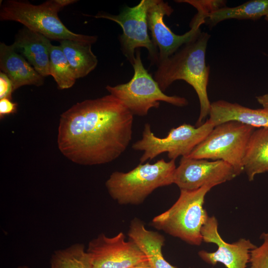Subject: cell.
<instances>
[{
    "instance_id": "15",
    "label": "cell",
    "mask_w": 268,
    "mask_h": 268,
    "mask_svg": "<svg viewBox=\"0 0 268 268\" xmlns=\"http://www.w3.org/2000/svg\"><path fill=\"white\" fill-rule=\"evenodd\" d=\"M208 119L216 126L237 121L254 128L268 127V109H251L236 103L218 100L211 103Z\"/></svg>"
},
{
    "instance_id": "1",
    "label": "cell",
    "mask_w": 268,
    "mask_h": 268,
    "mask_svg": "<svg viewBox=\"0 0 268 268\" xmlns=\"http://www.w3.org/2000/svg\"><path fill=\"white\" fill-rule=\"evenodd\" d=\"M133 120L131 112L110 94L78 102L61 115L58 148L78 164L111 162L128 147Z\"/></svg>"
},
{
    "instance_id": "13",
    "label": "cell",
    "mask_w": 268,
    "mask_h": 268,
    "mask_svg": "<svg viewBox=\"0 0 268 268\" xmlns=\"http://www.w3.org/2000/svg\"><path fill=\"white\" fill-rule=\"evenodd\" d=\"M218 225L215 216H209L201 230L202 241L216 244L217 249L213 252L200 251L199 256L212 265L220 263L227 268H246L250 262L251 251L257 246L245 238L232 243H227L220 236Z\"/></svg>"
},
{
    "instance_id": "5",
    "label": "cell",
    "mask_w": 268,
    "mask_h": 268,
    "mask_svg": "<svg viewBox=\"0 0 268 268\" xmlns=\"http://www.w3.org/2000/svg\"><path fill=\"white\" fill-rule=\"evenodd\" d=\"M213 187L207 185L195 190H180L177 201L154 217L152 226L189 244L200 246L203 242L201 228L209 217L203 206L204 199Z\"/></svg>"
},
{
    "instance_id": "26",
    "label": "cell",
    "mask_w": 268,
    "mask_h": 268,
    "mask_svg": "<svg viewBox=\"0 0 268 268\" xmlns=\"http://www.w3.org/2000/svg\"><path fill=\"white\" fill-rule=\"evenodd\" d=\"M17 104L11 101L10 99L4 98L0 99V118L3 119L5 116L16 112Z\"/></svg>"
},
{
    "instance_id": "22",
    "label": "cell",
    "mask_w": 268,
    "mask_h": 268,
    "mask_svg": "<svg viewBox=\"0 0 268 268\" xmlns=\"http://www.w3.org/2000/svg\"><path fill=\"white\" fill-rule=\"evenodd\" d=\"M50 75L53 76L60 89L69 88L75 82V76L60 45H52L51 47Z\"/></svg>"
},
{
    "instance_id": "27",
    "label": "cell",
    "mask_w": 268,
    "mask_h": 268,
    "mask_svg": "<svg viewBox=\"0 0 268 268\" xmlns=\"http://www.w3.org/2000/svg\"><path fill=\"white\" fill-rule=\"evenodd\" d=\"M258 102L262 105L263 108L268 109V93L256 97Z\"/></svg>"
},
{
    "instance_id": "8",
    "label": "cell",
    "mask_w": 268,
    "mask_h": 268,
    "mask_svg": "<svg viewBox=\"0 0 268 268\" xmlns=\"http://www.w3.org/2000/svg\"><path fill=\"white\" fill-rule=\"evenodd\" d=\"M214 125L207 119L200 126L195 127L184 124L171 129L166 136H156L151 131L150 125H144L142 138L132 145L134 150L142 151L140 163L151 160L164 152L170 160L179 156H188L193 149L201 143L214 128Z\"/></svg>"
},
{
    "instance_id": "24",
    "label": "cell",
    "mask_w": 268,
    "mask_h": 268,
    "mask_svg": "<svg viewBox=\"0 0 268 268\" xmlns=\"http://www.w3.org/2000/svg\"><path fill=\"white\" fill-rule=\"evenodd\" d=\"M177 2L187 3L195 7L198 13L206 17L211 12L226 6L225 0H179Z\"/></svg>"
},
{
    "instance_id": "25",
    "label": "cell",
    "mask_w": 268,
    "mask_h": 268,
    "mask_svg": "<svg viewBox=\"0 0 268 268\" xmlns=\"http://www.w3.org/2000/svg\"><path fill=\"white\" fill-rule=\"evenodd\" d=\"M14 91L11 81L4 72H0V99L7 98L11 99Z\"/></svg>"
},
{
    "instance_id": "30",
    "label": "cell",
    "mask_w": 268,
    "mask_h": 268,
    "mask_svg": "<svg viewBox=\"0 0 268 268\" xmlns=\"http://www.w3.org/2000/svg\"><path fill=\"white\" fill-rule=\"evenodd\" d=\"M265 19L268 22V14L265 17Z\"/></svg>"
},
{
    "instance_id": "12",
    "label": "cell",
    "mask_w": 268,
    "mask_h": 268,
    "mask_svg": "<svg viewBox=\"0 0 268 268\" xmlns=\"http://www.w3.org/2000/svg\"><path fill=\"white\" fill-rule=\"evenodd\" d=\"M237 176L234 168L221 160L181 158L173 179L180 190H195L207 185L215 187Z\"/></svg>"
},
{
    "instance_id": "17",
    "label": "cell",
    "mask_w": 268,
    "mask_h": 268,
    "mask_svg": "<svg viewBox=\"0 0 268 268\" xmlns=\"http://www.w3.org/2000/svg\"><path fill=\"white\" fill-rule=\"evenodd\" d=\"M128 235L145 255L152 268H176L163 257L164 237L156 231L147 230L140 219L135 218L131 221Z\"/></svg>"
},
{
    "instance_id": "19",
    "label": "cell",
    "mask_w": 268,
    "mask_h": 268,
    "mask_svg": "<svg viewBox=\"0 0 268 268\" xmlns=\"http://www.w3.org/2000/svg\"><path fill=\"white\" fill-rule=\"evenodd\" d=\"M92 44L64 40L61 47L76 79L83 77L97 67L98 59L91 50Z\"/></svg>"
},
{
    "instance_id": "7",
    "label": "cell",
    "mask_w": 268,
    "mask_h": 268,
    "mask_svg": "<svg viewBox=\"0 0 268 268\" xmlns=\"http://www.w3.org/2000/svg\"><path fill=\"white\" fill-rule=\"evenodd\" d=\"M255 128L229 121L213 129L187 156L189 158L223 160L232 166L237 176L243 171V159Z\"/></svg>"
},
{
    "instance_id": "29",
    "label": "cell",
    "mask_w": 268,
    "mask_h": 268,
    "mask_svg": "<svg viewBox=\"0 0 268 268\" xmlns=\"http://www.w3.org/2000/svg\"><path fill=\"white\" fill-rule=\"evenodd\" d=\"M16 268H29V267L26 266H21L18 267Z\"/></svg>"
},
{
    "instance_id": "10",
    "label": "cell",
    "mask_w": 268,
    "mask_h": 268,
    "mask_svg": "<svg viewBox=\"0 0 268 268\" xmlns=\"http://www.w3.org/2000/svg\"><path fill=\"white\" fill-rule=\"evenodd\" d=\"M173 11L168 2L162 0H153L147 11L148 28L151 39L158 50V63L193 39L201 31V25L204 23V18L195 15L190 23L189 31L183 35L176 34L164 21V16H169Z\"/></svg>"
},
{
    "instance_id": "23",
    "label": "cell",
    "mask_w": 268,
    "mask_h": 268,
    "mask_svg": "<svg viewBox=\"0 0 268 268\" xmlns=\"http://www.w3.org/2000/svg\"><path fill=\"white\" fill-rule=\"evenodd\" d=\"M262 243L251 251L250 268H268V232L260 236Z\"/></svg>"
},
{
    "instance_id": "3",
    "label": "cell",
    "mask_w": 268,
    "mask_h": 268,
    "mask_svg": "<svg viewBox=\"0 0 268 268\" xmlns=\"http://www.w3.org/2000/svg\"><path fill=\"white\" fill-rule=\"evenodd\" d=\"M77 0H49L35 5L26 0H6L0 6L1 21H14L45 36L50 40H72L93 44L97 36L76 34L63 24L58 16L65 6Z\"/></svg>"
},
{
    "instance_id": "14",
    "label": "cell",
    "mask_w": 268,
    "mask_h": 268,
    "mask_svg": "<svg viewBox=\"0 0 268 268\" xmlns=\"http://www.w3.org/2000/svg\"><path fill=\"white\" fill-rule=\"evenodd\" d=\"M43 77L50 75V51L52 45L49 39L24 27L15 35L11 45Z\"/></svg>"
},
{
    "instance_id": "16",
    "label": "cell",
    "mask_w": 268,
    "mask_h": 268,
    "mask_svg": "<svg viewBox=\"0 0 268 268\" xmlns=\"http://www.w3.org/2000/svg\"><path fill=\"white\" fill-rule=\"evenodd\" d=\"M0 68L12 82L14 91L24 85L40 86L43 84L41 75L26 59L12 45L0 43Z\"/></svg>"
},
{
    "instance_id": "20",
    "label": "cell",
    "mask_w": 268,
    "mask_h": 268,
    "mask_svg": "<svg viewBox=\"0 0 268 268\" xmlns=\"http://www.w3.org/2000/svg\"><path fill=\"white\" fill-rule=\"evenodd\" d=\"M268 14V0H252L237 6H226L215 10L207 16L204 23L212 28L220 22L229 19L255 20Z\"/></svg>"
},
{
    "instance_id": "18",
    "label": "cell",
    "mask_w": 268,
    "mask_h": 268,
    "mask_svg": "<svg viewBox=\"0 0 268 268\" xmlns=\"http://www.w3.org/2000/svg\"><path fill=\"white\" fill-rule=\"evenodd\" d=\"M244 171L252 181L256 175L268 172V127L255 130L243 159Z\"/></svg>"
},
{
    "instance_id": "28",
    "label": "cell",
    "mask_w": 268,
    "mask_h": 268,
    "mask_svg": "<svg viewBox=\"0 0 268 268\" xmlns=\"http://www.w3.org/2000/svg\"><path fill=\"white\" fill-rule=\"evenodd\" d=\"M129 268H152L148 262H146Z\"/></svg>"
},
{
    "instance_id": "21",
    "label": "cell",
    "mask_w": 268,
    "mask_h": 268,
    "mask_svg": "<svg viewBox=\"0 0 268 268\" xmlns=\"http://www.w3.org/2000/svg\"><path fill=\"white\" fill-rule=\"evenodd\" d=\"M50 268H93V265L84 245L76 243L55 251L50 259Z\"/></svg>"
},
{
    "instance_id": "11",
    "label": "cell",
    "mask_w": 268,
    "mask_h": 268,
    "mask_svg": "<svg viewBox=\"0 0 268 268\" xmlns=\"http://www.w3.org/2000/svg\"><path fill=\"white\" fill-rule=\"evenodd\" d=\"M86 251L93 268H129L148 262L134 242L126 240L122 232L112 237L100 234L89 242Z\"/></svg>"
},
{
    "instance_id": "2",
    "label": "cell",
    "mask_w": 268,
    "mask_h": 268,
    "mask_svg": "<svg viewBox=\"0 0 268 268\" xmlns=\"http://www.w3.org/2000/svg\"><path fill=\"white\" fill-rule=\"evenodd\" d=\"M210 37L207 32L201 31L174 54L159 62L153 75L163 92L177 80H183L193 87L200 104L197 127L204 123L209 115L211 104L207 92L210 67L205 62L206 48Z\"/></svg>"
},
{
    "instance_id": "4",
    "label": "cell",
    "mask_w": 268,
    "mask_h": 268,
    "mask_svg": "<svg viewBox=\"0 0 268 268\" xmlns=\"http://www.w3.org/2000/svg\"><path fill=\"white\" fill-rule=\"evenodd\" d=\"M175 160L140 163L128 172L115 171L105 183L111 197L120 204H139L156 189L173 184Z\"/></svg>"
},
{
    "instance_id": "6",
    "label": "cell",
    "mask_w": 268,
    "mask_h": 268,
    "mask_svg": "<svg viewBox=\"0 0 268 268\" xmlns=\"http://www.w3.org/2000/svg\"><path fill=\"white\" fill-rule=\"evenodd\" d=\"M132 65L134 73L129 82L114 86L107 85L106 89L133 115L146 116L151 108H158L161 101L177 107L188 104L185 97L167 95L162 91L153 77L144 68L139 49L135 51V59Z\"/></svg>"
},
{
    "instance_id": "9",
    "label": "cell",
    "mask_w": 268,
    "mask_h": 268,
    "mask_svg": "<svg viewBox=\"0 0 268 268\" xmlns=\"http://www.w3.org/2000/svg\"><path fill=\"white\" fill-rule=\"evenodd\" d=\"M152 2L153 0H141L135 6H124L118 14L100 11L94 16L113 21L121 27L123 32L119 37L121 50L132 65L135 51L139 48L146 49L151 65L157 66L158 63V49L148 33L147 13Z\"/></svg>"
}]
</instances>
